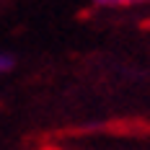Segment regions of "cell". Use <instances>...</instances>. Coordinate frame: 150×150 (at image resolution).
Masks as SVG:
<instances>
[{"mask_svg":"<svg viewBox=\"0 0 150 150\" xmlns=\"http://www.w3.org/2000/svg\"><path fill=\"white\" fill-rule=\"evenodd\" d=\"M93 3L104 8H119V5H137V3H150V0H93Z\"/></svg>","mask_w":150,"mask_h":150,"instance_id":"6da1fadb","label":"cell"},{"mask_svg":"<svg viewBox=\"0 0 150 150\" xmlns=\"http://www.w3.org/2000/svg\"><path fill=\"white\" fill-rule=\"evenodd\" d=\"M13 65H16V60L11 57V54L0 52V75H3V73H8V70H13Z\"/></svg>","mask_w":150,"mask_h":150,"instance_id":"7a4b0ae2","label":"cell"},{"mask_svg":"<svg viewBox=\"0 0 150 150\" xmlns=\"http://www.w3.org/2000/svg\"><path fill=\"white\" fill-rule=\"evenodd\" d=\"M142 26H145V29H150V18H148V21H145V23H142Z\"/></svg>","mask_w":150,"mask_h":150,"instance_id":"3957f363","label":"cell"}]
</instances>
